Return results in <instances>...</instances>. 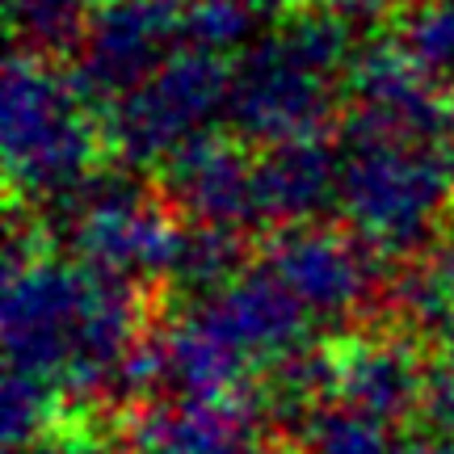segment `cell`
Wrapping results in <instances>:
<instances>
[{
	"label": "cell",
	"mask_w": 454,
	"mask_h": 454,
	"mask_svg": "<svg viewBox=\"0 0 454 454\" xmlns=\"http://www.w3.org/2000/svg\"><path fill=\"white\" fill-rule=\"evenodd\" d=\"M357 177L374 181V185H387V190L354 185L357 211L366 215V223L404 231L408 223H421V215L429 211V198H434V190H429V185H434V173H429L425 164L383 160V164H366Z\"/></svg>",
	"instance_id": "cell-1"
},
{
	"label": "cell",
	"mask_w": 454,
	"mask_h": 454,
	"mask_svg": "<svg viewBox=\"0 0 454 454\" xmlns=\"http://www.w3.org/2000/svg\"><path fill=\"white\" fill-rule=\"evenodd\" d=\"M110 43L118 51H114L110 59H106V72H130V67L144 64V55H152V47H156V38H152V17L144 13V9H122V13H110Z\"/></svg>",
	"instance_id": "cell-2"
},
{
	"label": "cell",
	"mask_w": 454,
	"mask_h": 454,
	"mask_svg": "<svg viewBox=\"0 0 454 454\" xmlns=\"http://www.w3.org/2000/svg\"><path fill=\"white\" fill-rule=\"evenodd\" d=\"M421 47L425 55H434L438 64L454 67V9H442V13H429V21L421 26Z\"/></svg>",
	"instance_id": "cell-3"
}]
</instances>
